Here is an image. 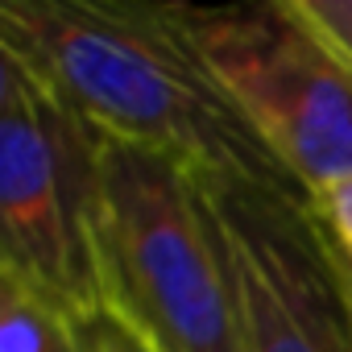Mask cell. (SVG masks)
<instances>
[{
  "instance_id": "1",
  "label": "cell",
  "mask_w": 352,
  "mask_h": 352,
  "mask_svg": "<svg viewBox=\"0 0 352 352\" xmlns=\"http://www.w3.org/2000/svg\"><path fill=\"white\" fill-rule=\"evenodd\" d=\"M0 54L104 137L153 149L195 179L302 195L199 54L179 5L0 0Z\"/></svg>"
},
{
  "instance_id": "4",
  "label": "cell",
  "mask_w": 352,
  "mask_h": 352,
  "mask_svg": "<svg viewBox=\"0 0 352 352\" xmlns=\"http://www.w3.org/2000/svg\"><path fill=\"white\" fill-rule=\"evenodd\" d=\"M179 17L307 199L352 183V67L294 0L179 5Z\"/></svg>"
},
{
  "instance_id": "2",
  "label": "cell",
  "mask_w": 352,
  "mask_h": 352,
  "mask_svg": "<svg viewBox=\"0 0 352 352\" xmlns=\"http://www.w3.org/2000/svg\"><path fill=\"white\" fill-rule=\"evenodd\" d=\"M91 245L100 315L145 352H245L232 265L191 170L104 137Z\"/></svg>"
},
{
  "instance_id": "11",
  "label": "cell",
  "mask_w": 352,
  "mask_h": 352,
  "mask_svg": "<svg viewBox=\"0 0 352 352\" xmlns=\"http://www.w3.org/2000/svg\"><path fill=\"white\" fill-rule=\"evenodd\" d=\"M87 352H96V348H91V331H87Z\"/></svg>"
},
{
  "instance_id": "5",
  "label": "cell",
  "mask_w": 352,
  "mask_h": 352,
  "mask_svg": "<svg viewBox=\"0 0 352 352\" xmlns=\"http://www.w3.org/2000/svg\"><path fill=\"white\" fill-rule=\"evenodd\" d=\"M199 187L232 265L245 352H352L344 261L315 204L241 179Z\"/></svg>"
},
{
  "instance_id": "3",
  "label": "cell",
  "mask_w": 352,
  "mask_h": 352,
  "mask_svg": "<svg viewBox=\"0 0 352 352\" xmlns=\"http://www.w3.org/2000/svg\"><path fill=\"white\" fill-rule=\"evenodd\" d=\"M100 133L0 54V270L79 323L100 319Z\"/></svg>"
},
{
  "instance_id": "9",
  "label": "cell",
  "mask_w": 352,
  "mask_h": 352,
  "mask_svg": "<svg viewBox=\"0 0 352 352\" xmlns=\"http://www.w3.org/2000/svg\"><path fill=\"white\" fill-rule=\"evenodd\" d=\"M87 331H91V348L96 352H145L124 327H116L108 315H100V319H91L87 323Z\"/></svg>"
},
{
  "instance_id": "6",
  "label": "cell",
  "mask_w": 352,
  "mask_h": 352,
  "mask_svg": "<svg viewBox=\"0 0 352 352\" xmlns=\"http://www.w3.org/2000/svg\"><path fill=\"white\" fill-rule=\"evenodd\" d=\"M0 352H87V323L0 270Z\"/></svg>"
},
{
  "instance_id": "7",
  "label": "cell",
  "mask_w": 352,
  "mask_h": 352,
  "mask_svg": "<svg viewBox=\"0 0 352 352\" xmlns=\"http://www.w3.org/2000/svg\"><path fill=\"white\" fill-rule=\"evenodd\" d=\"M294 5L352 67V0H294Z\"/></svg>"
},
{
  "instance_id": "8",
  "label": "cell",
  "mask_w": 352,
  "mask_h": 352,
  "mask_svg": "<svg viewBox=\"0 0 352 352\" xmlns=\"http://www.w3.org/2000/svg\"><path fill=\"white\" fill-rule=\"evenodd\" d=\"M311 204H315L319 220L327 224V232L336 236L340 253L352 261V183L340 187V191H331V195H323V199H311Z\"/></svg>"
},
{
  "instance_id": "10",
  "label": "cell",
  "mask_w": 352,
  "mask_h": 352,
  "mask_svg": "<svg viewBox=\"0 0 352 352\" xmlns=\"http://www.w3.org/2000/svg\"><path fill=\"white\" fill-rule=\"evenodd\" d=\"M331 241H336V236H331ZM340 261H344V290H348V315H352V261H348L344 253H340Z\"/></svg>"
}]
</instances>
